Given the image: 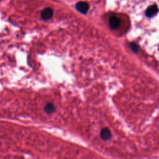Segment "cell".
Wrapping results in <instances>:
<instances>
[{
    "instance_id": "6da1fadb",
    "label": "cell",
    "mask_w": 159,
    "mask_h": 159,
    "mask_svg": "<svg viewBox=\"0 0 159 159\" xmlns=\"http://www.w3.org/2000/svg\"><path fill=\"white\" fill-rule=\"evenodd\" d=\"M76 9L77 11L83 14H86L89 10V5L86 2H81L76 5Z\"/></svg>"
},
{
    "instance_id": "52a82bcc",
    "label": "cell",
    "mask_w": 159,
    "mask_h": 159,
    "mask_svg": "<svg viewBox=\"0 0 159 159\" xmlns=\"http://www.w3.org/2000/svg\"><path fill=\"white\" fill-rule=\"evenodd\" d=\"M131 49H132L133 51H134V52H138L139 50V47L138 45H137L135 43H131L129 45Z\"/></svg>"
},
{
    "instance_id": "8992f818",
    "label": "cell",
    "mask_w": 159,
    "mask_h": 159,
    "mask_svg": "<svg viewBox=\"0 0 159 159\" xmlns=\"http://www.w3.org/2000/svg\"><path fill=\"white\" fill-rule=\"evenodd\" d=\"M44 110L46 113L50 114H52L55 111V106L52 103H49L45 106Z\"/></svg>"
},
{
    "instance_id": "5b68a950",
    "label": "cell",
    "mask_w": 159,
    "mask_h": 159,
    "mask_svg": "<svg viewBox=\"0 0 159 159\" xmlns=\"http://www.w3.org/2000/svg\"><path fill=\"white\" fill-rule=\"evenodd\" d=\"M100 135H101V137L105 141L109 140L111 137V131L107 128H104L103 129H102V131H101Z\"/></svg>"
},
{
    "instance_id": "7a4b0ae2",
    "label": "cell",
    "mask_w": 159,
    "mask_h": 159,
    "mask_svg": "<svg viewBox=\"0 0 159 159\" xmlns=\"http://www.w3.org/2000/svg\"><path fill=\"white\" fill-rule=\"evenodd\" d=\"M109 26L110 27L113 29H117V28H119V27L120 26L121 24V21L120 19L117 18L116 16H111L109 18Z\"/></svg>"
},
{
    "instance_id": "277c9868",
    "label": "cell",
    "mask_w": 159,
    "mask_h": 159,
    "mask_svg": "<svg viewBox=\"0 0 159 159\" xmlns=\"http://www.w3.org/2000/svg\"><path fill=\"white\" fill-rule=\"evenodd\" d=\"M158 7L156 5H153V6H149L145 12V14L147 17L149 18H151L152 16L155 15L157 12H158Z\"/></svg>"
},
{
    "instance_id": "3957f363",
    "label": "cell",
    "mask_w": 159,
    "mask_h": 159,
    "mask_svg": "<svg viewBox=\"0 0 159 159\" xmlns=\"http://www.w3.org/2000/svg\"><path fill=\"white\" fill-rule=\"evenodd\" d=\"M53 16V11L50 8H46L41 12V17L44 20L50 19Z\"/></svg>"
}]
</instances>
